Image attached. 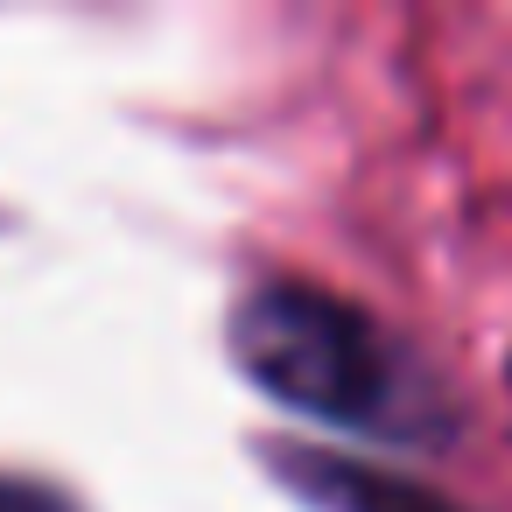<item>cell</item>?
<instances>
[{
  "label": "cell",
  "instance_id": "cell-4",
  "mask_svg": "<svg viewBox=\"0 0 512 512\" xmlns=\"http://www.w3.org/2000/svg\"><path fill=\"white\" fill-rule=\"evenodd\" d=\"M505 379H512V358H505Z\"/></svg>",
  "mask_w": 512,
  "mask_h": 512
},
{
  "label": "cell",
  "instance_id": "cell-2",
  "mask_svg": "<svg viewBox=\"0 0 512 512\" xmlns=\"http://www.w3.org/2000/svg\"><path fill=\"white\" fill-rule=\"evenodd\" d=\"M260 470L295 491L309 512H477L463 498H449L442 484L400 470V463H379V456H358V449H323V442H295V435H260Z\"/></svg>",
  "mask_w": 512,
  "mask_h": 512
},
{
  "label": "cell",
  "instance_id": "cell-3",
  "mask_svg": "<svg viewBox=\"0 0 512 512\" xmlns=\"http://www.w3.org/2000/svg\"><path fill=\"white\" fill-rule=\"evenodd\" d=\"M0 512H85L64 484L29 477V470H0Z\"/></svg>",
  "mask_w": 512,
  "mask_h": 512
},
{
  "label": "cell",
  "instance_id": "cell-1",
  "mask_svg": "<svg viewBox=\"0 0 512 512\" xmlns=\"http://www.w3.org/2000/svg\"><path fill=\"white\" fill-rule=\"evenodd\" d=\"M225 358L274 407L372 449H449L463 428L428 351L309 274H253L225 302Z\"/></svg>",
  "mask_w": 512,
  "mask_h": 512
}]
</instances>
